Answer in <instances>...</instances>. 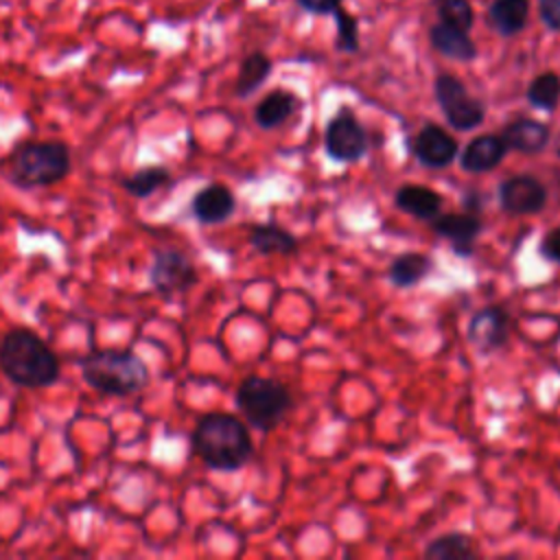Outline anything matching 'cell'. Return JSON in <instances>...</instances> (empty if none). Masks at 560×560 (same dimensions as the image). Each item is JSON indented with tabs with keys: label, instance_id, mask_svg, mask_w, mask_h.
<instances>
[{
	"label": "cell",
	"instance_id": "obj_1",
	"mask_svg": "<svg viewBox=\"0 0 560 560\" xmlns=\"http://www.w3.org/2000/svg\"><path fill=\"white\" fill-rule=\"evenodd\" d=\"M192 448L212 470H238L254 453L247 427L232 413H206L192 431Z\"/></svg>",
	"mask_w": 560,
	"mask_h": 560
},
{
	"label": "cell",
	"instance_id": "obj_2",
	"mask_svg": "<svg viewBox=\"0 0 560 560\" xmlns=\"http://www.w3.org/2000/svg\"><path fill=\"white\" fill-rule=\"evenodd\" d=\"M0 370L15 385L46 387L59 378V359L35 332L15 328L0 341Z\"/></svg>",
	"mask_w": 560,
	"mask_h": 560
},
{
	"label": "cell",
	"instance_id": "obj_3",
	"mask_svg": "<svg viewBox=\"0 0 560 560\" xmlns=\"http://www.w3.org/2000/svg\"><path fill=\"white\" fill-rule=\"evenodd\" d=\"M81 374L90 387L105 396H129L149 383L144 361L129 350H96L81 361Z\"/></svg>",
	"mask_w": 560,
	"mask_h": 560
},
{
	"label": "cell",
	"instance_id": "obj_4",
	"mask_svg": "<svg viewBox=\"0 0 560 560\" xmlns=\"http://www.w3.org/2000/svg\"><path fill=\"white\" fill-rule=\"evenodd\" d=\"M70 151L63 142H24L11 155V182L22 188H44L66 177Z\"/></svg>",
	"mask_w": 560,
	"mask_h": 560
},
{
	"label": "cell",
	"instance_id": "obj_5",
	"mask_svg": "<svg viewBox=\"0 0 560 560\" xmlns=\"http://www.w3.org/2000/svg\"><path fill=\"white\" fill-rule=\"evenodd\" d=\"M236 407L254 429L269 431L289 411L291 394L273 378L247 376L236 389Z\"/></svg>",
	"mask_w": 560,
	"mask_h": 560
},
{
	"label": "cell",
	"instance_id": "obj_6",
	"mask_svg": "<svg viewBox=\"0 0 560 560\" xmlns=\"http://www.w3.org/2000/svg\"><path fill=\"white\" fill-rule=\"evenodd\" d=\"M435 98L446 116V122L453 129L468 131L483 122V103L472 98L459 79L451 74H440L435 79Z\"/></svg>",
	"mask_w": 560,
	"mask_h": 560
},
{
	"label": "cell",
	"instance_id": "obj_7",
	"mask_svg": "<svg viewBox=\"0 0 560 560\" xmlns=\"http://www.w3.org/2000/svg\"><path fill=\"white\" fill-rule=\"evenodd\" d=\"M324 147L335 162H357L368 151V136L350 109H339L324 133Z\"/></svg>",
	"mask_w": 560,
	"mask_h": 560
},
{
	"label": "cell",
	"instance_id": "obj_8",
	"mask_svg": "<svg viewBox=\"0 0 560 560\" xmlns=\"http://www.w3.org/2000/svg\"><path fill=\"white\" fill-rule=\"evenodd\" d=\"M153 289L164 295H177L188 291L197 282V271L190 258L177 249H158L149 269Z\"/></svg>",
	"mask_w": 560,
	"mask_h": 560
},
{
	"label": "cell",
	"instance_id": "obj_9",
	"mask_svg": "<svg viewBox=\"0 0 560 560\" xmlns=\"http://www.w3.org/2000/svg\"><path fill=\"white\" fill-rule=\"evenodd\" d=\"M499 203L510 214H536L547 203V188L534 175H514L499 184Z\"/></svg>",
	"mask_w": 560,
	"mask_h": 560
},
{
	"label": "cell",
	"instance_id": "obj_10",
	"mask_svg": "<svg viewBox=\"0 0 560 560\" xmlns=\"http://www.w3.org/2000/svg\"><path fill=\"white\" fill-rule=\"evenodd\" d=\"M510 335V315L503 306H483L468 322V341L481 352L490 354L505 346Z\"/></svg>",
	"mask_w": 560,
	"mask_h": 560
},
{
	"label": "cell",
	"instance_id": "obj_11",
	"mask_svg": "<svg viewBox=\"0 0 560 560\" xmlns=\"http://www.w3.org/2000/svg\"><path fill=\"white\" fill-rule=\"evenodd\" d=\"M457 151H459L457 140L451 133H446V129L433 122L424 125L411 140V153L422 166H429V168L448 166L455 160Z\"/></svg>",
	"mask_w": 560,
	"mask_h": 560
},
{
	"label": "cell",
	"instance_id": "obj_12",
	"mask_svg": "<svg viewBox=\"0 0 560 560\" xmlns=\"http://www.w3.org/2000/svg\"><path fill=\"white\" fill-rule=\"evenodd\" d=\"M431 228L453 243L455 254L470 256L475 249V238L481 234L483 223L475 212H448L433 217Z\"/></svg>",
	"mask_w": 560,
	"mask_h": 560
},
{
	"label": "cell",
	"instance_id": "obj_13",
	"mask_svg": "<svg viewBox=\"0 0 560 560\" xmlns=\"http://www.w3.org/2000/svg\"><path fill=\"white\" fill-rule=\"evenodd\" d=\"M508 153V144L499 133H483L472 138L462 155H459V166L466 173H488L501 164V160Z\"/></svg>",
	"mask_w": 560,
	"mask_h": 560
},
{
	"label": "cell",
	"instance_id": "obj_14",
	"mask_svg": "<svg viewBox=\"0 0 560 560\" xmlns=\"http://www.w3.org/2000/svg\"><path fill=\"white\" fill-rule=\"evenodd\" d=\"M234 208H236V199H234L232 190L223 184L203 186L190 203V210H192L195 219L199 223H206V225L223 223L225 219L232 217Z\"/></svg>",
	"mask_w": 560,
	"mask_h": 560
},
{
	"label": "cell",
	"instance_id": "obj_15",
	"mask_svg": "<svg viewBox=\"0 0 560 560\" xmlns=\"http://www.w3.org/2000/svg\"><path fill=\"white\" fill-rule=\"evenodd\" d=\"M503 142L508 144V149L518 151V153H540L549 140H551V129L534 118L521 116L510 120L503 131H501Z\"/></svg>",
	"mask_w": 560,
	"mask_h": 560
},
{
	"label": "cell",
	"instance_id": "obj_16",
	"mask_svg": "<svg viewBox=\"0 0 560 560\" xmlns=\"http://www.w3.org/2000/svg\"><path fill=\"white\" fill-rule=\"evenodd\" d=\"M394 201L402 212H407L416 219H427V221L438 217L442 210V197L433 188L422 186V184L400 186L396 190Z\"/></svg>",
	"mask_w": 560,
	"mask_h": 560
},
{
	"label": "cell",
	"instance_id": "obj_17",
	"mask_svg": "<svg viewBox=\"0 0 560 560\" xmlns=\"http://www.w3.org/2000/svg\"><path fill=\"white\" fill-rule=\"evenodd\" d=\"M431 44L435 50L457 61H470L477 57V48L468 37V31L451 26L446 22H438L431 28Z\"/></svg>",
	"mask_w": 560,
	"mask_h": 560
},
{
	"label": "cell",
	"instance_id": "obj_18",
	"mask_svg": "<svg viewBox=\"0 0 560 560\" xmlns=\"http://www.w3.org/2000/svg\"><path fill=\"white\" fill-rule=\"evenodd\" d=\"M298 107V98L291 92L284 90H273L269 92L254 109V120L262 129H273L282 125Z\"/></svg>",
	"mask_w": 560,
	"mask_h": 560
},
{
	"label": "cell",
	"instance_id": "obj_19",
	"mask_svg": "<svg viewBox=\"0 0 560 560\" xmlns=\"http://www.w3.org/2000/svg\"><path fill=\"white\" fill-rule=\"evenodd\" d=\"M431 271V258L420 252H405L396 256L389 265V280L392 284L407 289L418 284Z\"/></svg>",
	"mask_w": 560,
	"mask_h": 560
},
{
	"label": "cell",
	"instance_id": "obj_20",
	"mask_svg": "<svg viewBox=\"0 0 560 560\" xmlns=\"http://www.w3.org/2000/svg\"><path fill=\"white\" fill-rule=\"evenodd\" d=\"M249 243L260 254H291L298 245L295 236L276 223H260L252 228Z\"/></svg>",
	"mask_w": 560,
	"mask_h": 560
},
{
	"label": "cell",
	"instance_id": "obj_21",
	"mask_svg": "<svg viewBox=\"0 0 560 560\" xmlns=\"http://www.w3.org/2000/svg\"><path fill=\"white\" fill-rule=\"evenodd\" d=\"M477 549L470 540V536L462 532H451L433 538L427 549L424 558L429 560H464V558H475Z\"/></svg>",
	"mask_w": 560,
	"mask_h": 560
},
{
	"label": "cell",
	"instance_id": "obj_22",
	"mask_svg": "<svg viewBox=\"0 0 560 560\" xmlns=\"http://www.w3.org/2000/svg\"><path fill=\"white\" fill-rule=\"evenodd\" d=\"M529 13L527 0H492L490 4V22L501 35L518 33Z\"/></svg>",
	"mask_w": 560,
	"mask_h": 560
},
{
	"label": "cell",
	"instance_id": "obj_23",
	"mask_svg": "<svg viewBox=\"0 0 560 560\" xmlns=\"http://www.w3.org/2000/svg\"><path fill=\"white\" fill-rule=\"evenodd\" d=\"M271 72V61L267 55L262 52H252L249 57H245V61L241 63L238 77H236V96H249L254 90H258L265 79Z\"/></svg>",
	"mask_w": 560,
	"mask_h": 560
},
{
	"label": "cell",
	"instance_id": "obj_24",
	"mask_svg": "<svg viewBox=\"0 0 560 560\" xmlns=\"http://www.w3.org/2000/svg\"><path fill=\"white\" fill-rule=\"evenodd\" d=\"M171 173L166 166H144L122 177V188L133 197H149L164 184H168Z\"/></svg>",
	"mask_w": 560,
	"mask_h": 560
},
{
	"label": "cell",
	"instance_id": "obj_25",
	"mask_svg": "<svg viewBox=\"0 0 560 560\" xmlns=\"http://www.w3.org/2000/svg\"><path fill=\"white\" fill-rule=\"evenodd\" d=\"M527 101L536 109L551 112L560 101V77L553 72L538 74L527 88Z\"/></svg>",
	"mask_w": 560,
	"mask_h": 560
},
{
	"label": "cell",
	"instance_id": "obj_26",
	"mask_svg": "<svg viewBox=\"0 0 560 560\" xmlns=\"http://www.w3.org/2000/svg\"><path fill=\"white\" fill-rule=\"evenodd\" d=\"M440 22L468 31L472 24V9L468 0H435Z\"/></svg>",
	"mask_w": 560,
	"mask_h": 560
},
{
	"label": "cell",
	"instance_id": "obj_27",
	"mask_svg": "<svg viewBox=\"0 0 560 560\" xmlns=\"http://www.w3.org/2000/svg\"><path fill=\"white\" fill-rule=\"evenodd\" d=\"M332 13L337 18V35H339L337 44H339V48L341 50H357V22L339 9H335Z\"/></svg>",
	"mask_w": 560,
	"mask_h": 560
},
{
	"label": "cell",
	"instance_id": "obj_28",
	"mask_svg": "<svg viewBox=\"0 0 560 560\" xmlns=\"http://www.w3.org/2000/svg\"><path fill=\"white\" fill-rule=\"evenodd\" d=\"M540 254L551 260V262H560V228L549 230L542 241H540Z\"/></svg>",
	"mask_w": 560,
	"mask_h": 560
},
{
	"label": "cell",
	"instance_id": "obj_29",
	"mask_svg": "<svg viewBox=\"0 0 560 560\" xmlns=\"http://www.w3.org/2000/svg\"><path fill=\"white\" fill-rule=\"evenodd\" d=\"M538 4H540L542 22L549 28L560 31V0H538Z\"/></svg>",
	"mask_w": 560,
	"mask_h": 560
},
{
	"label": "cell",
	"instance_id": "obj_30",
	"mask_svg": "<svg viewBox=\"0 0 560 560\" xmlns=\"http://www.w3.org/2000/svg\"><path fill=\"white\" fill-rule=\"evenodd\" d=\"M298 2L313 13H332L335 9H339L341 0H298Z\"/></svg>",
	"mask_w": 560,
	"mask_h": 560
},
{
	"label": "cell",
	"instance_id": "obj_31",
	"mask_svg": "<svg viewBox=\"0 0 560 560\" xmlns=\"http://www.w3.org/2000/svg\"><path fill=\"white\" fill-rule=\"evenodd\" d=\"M462 203H464V210H466V212H477L479 206H481V199H479L477 192H468Z\"/></svg>",
	"mask_w": 560,
	"mask_h": 560
},
{
	"label": "cell",
	"instance_id": "obj_32",
	"mask_svg": "<svg viewBox=\"0 0 560 560\" xmlns=\"http://www.w3.org/2000/svg\"><path fill=\"white\" fill-rule=\"evenodd\" d=\"M553 151H556V155L560 158V133L556 136V142H553Z\"/></svg>",
	"mask_w": 560,
	"mask_h": 560
}]
</instances>
